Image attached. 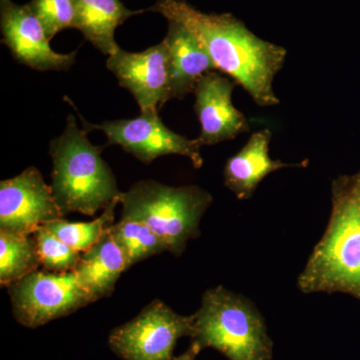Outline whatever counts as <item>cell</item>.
<instances>
[{
    "mask_svg": "<svg viewBox=\"0 0 360 360\" xmlns=\"http://www.w3.org/2000/svg\"><path fill=\"white\" fill-rule=\"evenodd\" d=\"M144 11L184 25L205 47L217 70L241 85L257 105L279 103L274 80L288 54L283 46L259 39L231 13H205L186 0H156Z\"/></svg>",
    "mask_w": 360,
    "mask_h": 360,
    "instance_id": "cell-1",
    "label": "cell"
},
{
    "mask_svg": "<svg viewBox=\"0 0 360 360\" xmlns=\"http://www.w3.org/2000/svg\"><path fill=\"white\" fill-rule=\"evenodd\" d=\"M330 219L298 276L303 293H347L360 300V172L331 184Z\"/></svg>",
    "mask_w": 360,
    "mask_h": 360,
    "instance_id": "cell-2",
    "label": "cell"
},
{
    "mask_svg": "<svg viewBox=\"0 0 360 360\" xmlns=\"http://www.w3.org/2000/svg\"><path fill=\"white\" fill-rule=\"evenodd\" d=\"M103 148L92 146L73 115L68 116L63 134L51 142V187L63 217L73 212L94 217L122 195L115 175L101 156Z\"/></svg>",
    "mask_w": 360,
    "mask_h": 360,
    "instance_id": "cell-3",
    "label": "cell"
},
{
    "mask_svg": "<svg viewBox=\"0 0 360 360\" xmlns=\"http://www.w3.org/2000/svg\"><path fill=\"white\" fill-rule=\"evenodd\" d=\"M191 343L229 360H272L274 341L255 303L224 286L206 290L193 314Z\"/></svg>",
    "mask_w": 360,
    "mask_h": 360,
    "instance_id": "cell-4",
    "label": "cell"
},
{
    "mask_svg": "<svg viewBox=\"0 0 360 360\" xmlns=\"http://www.w3.org/2000/svg\"><path fill=\"white\" fill-rule=\"evenodd\" d=\"M212 202V194L198 186L174 187L151 179L132 184L120 196L122 219L146 224L176 257L200 236V220Z\"/></svg>",
    "mask_w": 360,
    "mask_h": 360,
    "instance_id": "cell-5",
    "label": "cell"
},
{
    "mask_svg": "<svg viewBox=\"0 0 360 360\" xmlns=\"http://www.w3.org/2000/svg\"><path fill=\"white\" fill-rule=\"evenodd\" d=\"M193 314H177L155 300L131 321L112 329L108 345L123 360H170L177 341L193 338Z\"/></svg>",
    "mask_w": 360,
    "mask_h": 360,
    "instance_id": "cell-6",
    "label": "cell"
},
{
    "mask_svg": "<svg viewBox=\"0 0 360 360\" xmlns=\"http://www.w3.org/2000/svg\"><path fill=\"white\" fill-rule=\"evenodd\" d=\"M14 319L27 328H39L94 303L75 272L37 270L8 286Z\"/></svg>",
    "mask_w": 360,
    "mask_h": 360,
    "instance_id": "cell-7",
    "label": "cell"
},
{
    "mask_svg": "<svg viewBox=\"0 0 360 360\" xmlns=\"http://www.w3.org/2000/svg\"><path fill=\"white\" fill-rule=\"evenodd\" d=\"M84 122L87 132L97 129L105 134L108 144L122 146L123 150L141 162L149 165L160 156H186L195 168L203 165L201 146L198 139L175 134L160 120L158 113H141L130 120H106L101 124Z\"/></svg>",
    "mask_w": 360,
    "mask_h": 360,
    "instance_id": "cell-8",
    "label": "cell"
},
{
    "mask_svg": "<svg viewBox=\"0 0 360 360\" xmlns=\"http://www.w3.org/2000/svg\"><path fill=\"white\" fill-rule=\"evenodd\" d=\"M63 217L51 186L37 167L0 182V231L30 236Z\"/></svg>",
    "mask_w": 360,
    "mask_h": 360,
    "instance_id": "cell-9",
    "label": "cell"
},
{
    "mask_svg": "<svg viewBox=\"0 0 360 360\" xmlns=\"http://www.w3.org/2000/svg\"><path fill=\"white\" fill-rule=\"evenodd\" d=\"M1 42L16 61L37 71L68 70L75 63L77 51L58 53L51 49L44 26L28 4L0 0Z\"/></svg>",
    "mask_w": 360,
    "mask_h": 360,
    "instance_id": "cell-10",
    "label": "cell"
},
{
    "mask_svg": "<svg viewBox=\"0 0 360 360\" xmlns=\"http://www.w3.org/2000/svg\"><path fill=\"white\" fill-rule=\"evenodd\" d=\"M106 66L136 99L141 113H158L169 101V56L165 40L141 52L120 49L108 56Z\"/></svg>",
    "mask_w": 360,
    "mask_h": 360,
    "instance_id": "cell-11",
    "label": "cell"
},
{
    "mask_svg": "<svg viewBox=\"0 0 360 360\" xmlns=\"http://www.w3.org/2000/svg\"><path fill=\"white\" fill-rule=\"evenodd\" d=\"M236 82L210 71L200 78L194 89V110L201 125L198 141L201 146L231 141L250 131L248 118L232 104Z\"/></svg>",
    "mask_w": 360,
    "mask_h": 360,
    "instance_id": "cell-12",
    "label": "cell"
},
{
    "mask_svg": "<svg viewBox=\"0 0 360 360\" xmlns=\"http://www.w3.org/2000/svg\"><path fill=\"white\" fill-rule=\"evenodd\" d=\"M271 131L265 129L255 132L248 143L226 161L224 170V184L239 200L252 198L260 182L272 172L286 167H304L302 163H284L269 156Z\"/></svg>",
    "mask_w": 360,
    "mask_h": 360,
    "instance_id": "cell-13",
    "label": "cell"
},
{
    "mask_svg": "<svg viewBox=\"0 0 360 360\" xmlns=\"http://www.w3.org/2000/svg\"><path fill=\"white\" fill-rule=\"evenodd\" d=\"M168 32L163 39L169 56L168 99H182L194 92L201 77L217 71L208 52L184 25L168 21Z\"/></svg>",
    "mask_w": 360,
    "mask_h": 360,
    "instance_id": "cell-14",
    "label": "cell"
},
{
    "mask_svg": "<svg viewBox=\"0 0 360 360\" xmlns=\"http://www.w3.org/2000/svg\"><path fill=\"white\" fill-rule=\"evenodd\" d=\"M127 269L124 255L113 240L110 229L96 245L82 253L73 272L96 302L112 295L118 279Z\"/></svg>",
    "mask_w": 360,
    "mask_h": 360,
    "instance_id": "cell-15",
    "label": "cell"
},
{
    "mask_svg": "<svg viewBox=\"0 0 360 360\" xmlns=\"http://www.w3.org/2000/svg\"><path fill=\"white\" fill-rule=\"evenodd\" d=\"M73 4L75 28L96 49L108 56L120 49L115 37L118 26L135 14L144 13L130 11L120 0H73Z\"/></svg>",
    "mask_w": 360,
    "mask_h": 360,
    "instance_id": "cell-16",
    "label": "cell"
},
{
    "mask_svg": "<svg viewBox=\"0 0 360 360\" xmlns=\"http://www.w3.org/2000/svg\"><path fill=\"white\" fill-rule=\"evenodd\" d=\"M41 262L33 234L0 231V283L11 284L39 270Z\"/></svg>",
    "mask_w": 360,
    "mask_h": 360,
    "instance_id": "cell-17",
    "label": "cell"
},
{
    "mask_svg": "<svg viewBox=\"0 0 360 360\" xmlns=\"http://www.w3.org/2000/svg\"><path fill=\"white\" fill-rule=\"evenodd\" d=\"M111 236L127 260L129 269L142 260L167 252V245L142 222L122 219L110 229Z\"/></svg>",
    "mask_w": 360,
    "mask_h": 360,
    "instance_id": "cell-18",
    "label": "cell"
},
{
    "mask_svg": "<svg viewBox=\"0 0 360 360\" xmlns=\"http://www.w3.org/2000/svg\"><path fill=\"white\" fill-rule=\"evenodd\" d=\"M118 203H120V198L111 201L101 217L91 221L75 222L61 219L49 222L44 227L71 248L82 253L96 245L115 224V208Z\"/></svg>",
    "mask_w": 360,
    "mask_h": 360,
    "instance_id": "cell-19",
    "label": "cell"
},
{
    "mask_svg": "<svg viewBox=\"0 0 360 360\" xmlns=\"http://www.w3.org/2000/svg\"><path fill=\"white\" fill-rule=\"evenodd\" d=\"M33 236L37 240L40 262L44 270L54 274L75 271L82 253L71 248L44 226L39 227Z\"/></svg>",
    "mask_w": 360,
    "mask_h": 360,
    "instance_id": "cell-20",
    "label": "cell"
},
{
    "mask_svg": "<svg viewBox=\"0 0 360 360\" xmlns=\"http://www.w3.org/2000/svg\"><path fill=\"white\" fill-rule=\"evenodd\" d=\"M28 6L44 26L49 41L66 28H75L73 0H32Z\"/></svg>",
    "mask_w": 360,
    "mask_h": 360,
    "instance_id": "cell-21",
    "label": "cell"
},
{
    "mask_svg": "<svg viewBox=\"0 0 360 360\" xmlns=\"http://www.w3.org/2000/svg\"><path fill=\"white\" fill-rule=\"evenodd\" d=\"M201 350L200 348L191 343V347L184 352V354L179 355V356H174V359L170 360H195L196 356L200 354Z\"/></svg>",
    "mask_w": 360,
    "mask_h": 360,
    "instance_id": "cell-22",
    "label": "cell"
}]
</instances>
